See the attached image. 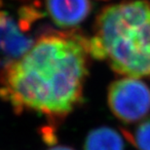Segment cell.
<instances>
[{
	"instance_id": "cell-8",
	"label": "cell",
	"mask_w": 150,
	"mask_h": 150,
	"mask_svg": "<svg viewBox=\"0 0 150 150\" xmlns=\"http://www.w3.org/2000/svg\"><path fill=\"white\" fill-rule=\"evenodd\" d=\"M47 150H75L73 148L69 147V146H65V145H57V146H53Z\"/></svg>"
},
{
	"instance_id": "cell-3",
	"label": "cell",
	"mask_w": 150,
	"mask_h": 150,
	"mask_svg": "<svg viewBox=\"0 0 150 150\" xmlns=\"http://www.w3.org/2000/svg\"><path fill=\"white\" fill-rule=\"evenodd\" d=\"M107 103L124 124L137 123L150 112V86L140 78L122 76L109 85Z\"/></svg>"
},
{
	"instance_id": "cell-7",
	"label": "cell",
	"mask_w": 150,
	"mask_h": 150,
	"mask_svg": "<svg viewBox=\"0 0 150 150\" xmlns=\"http://www.w3.org/2000/svg\"><path fill=\"white\" fill-rule=\"evenodd\" d=\"M122 134L139 150H150V117L142 120L133 130H122Z\"/></svg>"
},
{
	"instance_id": "cell-4",
	"label": "cell",
	"mask_w": 150,
	"mask_h": 150,
	"mask_svg": "<svg viewBox=\"0 0 150 150\" xmlns=\"http://www.w3.org/2000/svg\"><path fill=\"white\" fill-rule=\"evenodd\" d=\"M23 22L0 10V76L33 45Z\"/></svg>"
},
{
	"instance_id": "cell-5",
	"label": "cell",
	"mask_w": 150,
	"mask_h": 150,
	"mask_svg": "<svg viewBox=\"0 0 150 150\" xmlns=\"http://www.w3.org/2000/svg\"><path fill=\"white\" fill-rule=\"evenodd\" d=\"M90 0H47V11L57 25L69 28L80 25L91 12Z\"/></svg>"
},
{
	"instance_id": "cell-1",
	"label": "cell",
	"mask_w": 150,
	"mask_h": 150,
	"mask_svg": "<svg viewBox=\"0 0 150 150\" xmlns=\"http://www.w3.org/2000/svg\"><path fill=\"white\" fill-rule=\"evenodd\" d=\"M89 38L75 31L44 34L0 76V97L15 111L61 121L83 100Z\"/></svg>"
},
{
	"instance_id": "cell-6",
	"label": "cell",
	"mask_w": 150,
	"mask_h": 150,
	"mask_svg": "<svg viewBox=\"0 0 150 150\" xmlns=\"http://www.w3.org/2000/svg\"><path fill=\"white\" fill-rule=\"evenodd\" d=\"M124 139L115 129L98 127L87 136L84 150H125Z\"/></svg>"
},
{
	"instance_id": "cell-2",
	"label": "cell",
	"mask_w": 150,
	"mask_h": 150,
	"mask_svg": "<svg viewBox=\"0 0 150 150\" xmlns=\"http://www.w3.org/2000/svg\"><path fill=\"white\" fill-rule=\"evenodd\" d=\"M89 50L120 76L150 78V1L127 0L104 8Z\"/></svg>"
}]
</instances>
